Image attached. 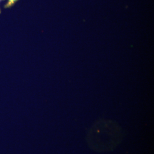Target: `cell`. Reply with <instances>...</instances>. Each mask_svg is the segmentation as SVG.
<instances>
[{
    "label": "cell",
    "mask_w": 154,
    "mask_h": 154,
    "mask_svg": "<svg viewBox=\"0 0 154 154\" xmlns=\"http://www.w3.org/2000/svg\"><path fill=\"white\" fill-rule=\"evenodd\" d=\"M123 138V130L116 122L99 119L90 128L86 139L91 149L98 152H107L115 149Z\"/></svg>",
    "instance_id": "cell-1"
},
{
    "label": "cell",
    "mask_w": 154,
    "mask_h": 154,
    "mask_svg": "<svg viewBox=\"0 0 154 154\" xmlns=\"http://www.w3.org/2000/svg\"><path fill=\"white\" fill-rule=\"evenodd\" d=\"M19 0H8V2H6L4 7L5 8H11L12 6L15 5L17 2H18Z\"/></svg>",
    "instance_id": "cell-2"
},
{
    "label": "cell",
    "mask_w": 154,
    "mask_h": 154,
    "mask_svg": "<svg viewBox=\"0 0 154 154\" xmlns=\"http://www.w3.org/2000/svg\"><path fill=\"white\" fill-rule=\"evenodd\" d=\"M1 1H2V0H0V2H1ZM0 13H1V9H0Z\"/></svg>",
    "instance_id": "cell-3"
}]
</instances>
